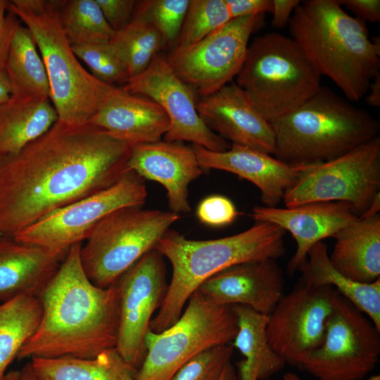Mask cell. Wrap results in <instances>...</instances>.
<instances>
[{"mask_svg":"<svg viewBox=\"0 0 380 380\" xmlns=\"http://www.w3.org/2000/svg\"><path fill=\"white\" fill-rule=\"evenodd\" d=\"M133 146L92 124L57 120L18 153L0 156V234L13 238L52 211L111 186L130 170Z\"/></svg>","mask_w":380,"mask_h":380,"instance_id":"6da1fadb","label":"cell"},{"mask_svg":"<svg viewBox=\"0 0 380 380\" xmlns=\"http://www.w3.org/2000/svg\"><path fill=\"white\" fill-rule=\"evenodd\" d=\"M81 243L72 245L39 296V325L16 359L73 357L91 359L116 347L119 296L116 284H93L80 260Z\"/></svg>","mask_w":380,"mask_h":380,"instance_id":"7a4b0ae2","label":"cell"},{"mask_svg":"<svg viewBox=\"0 0 380 380\" xmlns=\"http://www.w3.org/2000/svg\"><path fill=\"white\" fill-rule=\"evenodd\" d=\"M289 25L291 38L322 76L350 102L365 96L380 73V37L369 38L365 21L350 15L338 0H305Z\"/></svg>","mask_w":380,"mask_h":380,"instance_id":"3957f363","label":"cell"},{"mask_svg":"<svg viewBox=\"0 0 380 380\" xmlns=\"http://www.w3.org/2000/svg\"><path fill=\"white\" fill-rule=\"evenodd\" d=\"M286 231L269 222L255 221L241 233L210 240H192L168 229L155 249L172 266V277L165 300L149 330L160 333L180 317L189 297L205 280L234 265L284 255Z\"/></svg>","mask_w":380,"mask_h":380,"instance_id":"277c9868","label":"cell"},{"mask_svg":"<svg viewBox=\"0 0 380 380\" xmlns=\"http://www.w3.org/2000/svg\"><path fill=\"white\" fill-rule=\"evenodd\" d=\"M270 124L274 157L293 166L341 157L378 137L380 127L366 110L322 87L300 107Z\"/></svg>","mask_w":380,"mask_h":380,"instance_id":"5b68a950","label":"cell"},{"mask_svg":"<svg viewBox=\"0 0 380 380\" xmlns=\"http://www.w3.org/2000/svg\"><path fill=\"white\" fill-rule=\"evenodd\" d=\"M64 1L13 0L8 10L30 30L49 78L58 120L69 125L89 123L115 86L96 78L80 63L60 21Z\"/></svg>","mask_w":380,"mask_h":380,"instance_id":"8992f818","label":"cell"},{"mask_svg":"<svg viewBox=\"0 0 380 380\" xmlns=\"http://www.w3.org/2000/svg\"><path fill=\"white\" fill-rule=\"evenodd\" d=\"M321 77L291 37L268 32L248 44L236 84L272 122L312 97L321 87Z\"/></svg>","mask_w":380,"mask_h":380,"instance_id":"52a82bcc","label":"cell"},{"mask_svg":"<svg viewBox=\"0 0 380 380\" xmlns=\"http://www.w3.org/2000/svg\"><path fill=\"white\" fill-rule=\"evenodd\" d=\"M170 210L127 207L110 213L96 227L80 249L83 270L95 286L108 288L159 240L179 219Z\"/></svg>","mask_w":380,"mask_h":380,"instance_id":"ba28073f","label":"cell"},{"mask_svg":"<svg viewBox=\"0 0 380 380\" xmlns=\"http://www.w3.org/2000/svg\"><path fill=\"white\" fill-rule=\"evenodd\" d=\"M187 303L171 327L160 333L147 331L146 355L135 380H169L196 355L234 341L238 321L232 305L215 304L196 290Z\"/></svg>","mask_w":380,"mask_h":380,"instance_id":"9c48e42d","label":"cell"},{"mask_svg":"<svg viewBox=\"0 0 380 380\" xmlns=\"http://www.w3.org/2000/svg\"><path fill=\"white\" fill-rule=\"evenodd\" d=\"M297 167L298 180L283 198L286 208L345 201L360 217L380 193V137L336 159Z\"/></svg>","mask_w":380,"mask_h":380,"instance_id":"30bf717a","label":"cell"},{"mask_svg":"<svg viewBox=\"0 0 380 380\" xmlns=\"http://www.w3.org/2000/svg\"><path fill=\"white\" fill-rule=\"evenodd\" d=\"M379 355L380 331L338 293L323 343L304 357L300 369L318 380H364Z\"/></svg>","mask_w":380,"mask_h":380,"instance_id":"8fae6325","label":"cell"},{"mask_svg":"<svg viewBox=\"0 0 380 380\" xmlns=\"http://www.w3.org/2000/svg\"><path fill=\"white\" fill-rule=\"evenodd\" d=\"M147 195L144 179L129 170L111 186L52 211L13 239L68 251L72 245L87 240L106 216L121 208L142 206Z\"/></svg>","mask_w":380,"mask_h":380,"instance_id":"7c38bea8","label":"cell"},{"mask_svg":"<svg viewBox=\"0 0 380 380\" xmlns=\"http://www.w3.org/2000/svg\"><path fill=\"white\" fill-rule=\"evenodd\" d=\"M264 18L257 14L231 19L194 45L171 51L167 61L198 98L212 94L236 77L251 35L263 25Z\"/></svg>","mask_w":380,"mask_h":380,"instance_id":"4fadbf2b","label":"cell"},{"mask_svg":"<svg viewBox=\"0 0 380 380\" xmlns=\"http://www.w3.org/2000/svg\"><path fill=\"white\" fill-rule=\"evenodd\" d=\"M338 291L299 281L268 315L266 334L286 364L300 368L304 357L324 342L326 324Z\"/></svg>","mask_w":380,"mask_h":380,"instance_id":"5bb4252c","label":"cell"},{"mask_svg":"<svg viewBox=\"0 0 380 380\" xmlns=\"http://www.w3.org/2000/svg\"><path fill=\"white\" fill-rule=\"evenodd\" d=\"M115 284L119 296L115 348L137 372L146 355L145 336L151 317L163 304L168 289L164 256L156 249L149 251Z\"/></svg>","mask_w":380,"mask_h":380,"instance_id":"9a60e30c","label":"cell"},{"mask_svg":"<svg viewBox=\"0 0 380 380\" xmlns=\"http://www.w3.org/2000/svg\"><path fill=\"white\" fill-rule=\"evenodd\" d=\"M122 89L152 99L165 111L169 129L163 141H188L214 152L230 148L227 141L203 123L197 111V96L174 72L164 52L158 53L145 70L129 78Z\"/></svg>","mask_w":380,"mask_h":380,"instance_id":"2e32d148","label":"cell"},{"mask_svg":"<svg viewBox=\"0 0 380 380\" xmlns=\"http://www.w3.org/2000/svg\"><path fill=\"white\" fill-rule=\"evenodd\" d=\"M197 111L206 127L226 141L274 155L275 140L270 122L236 83L198 98Z\"/></svg>","mask_w":380,"mask_h":380,"instance_id":"e0dca14e","label":"cell"},{"mask_svg":"<svg viewBox=\"0 0 380 380\" xmlns=\"http://www.w3.org/2000/svg\"><path fill=\"white\" fill-rule=\"evenodd\" d=\"M284 278L276 260L251 261L228 267L196 289L217 305H243L269 315L282 298Z\"/></svg>","mask_w":380,"mask_h":380,"instance_id":"ac0fdd59","label":"cell"},{"mask_svg":"<svg viewBox=\"0 0 380 380\" xmlns=\"http://www.w3.org/2000/svg\"><path fill=\"white\" fill-rule=\"evenodd\" d=\"M251 217L255 221L277 224L295 239L296 250L287 267L289 275L306 261L308 251L315 243L334 237L359 218L353 205L345 201L312 202L286 208L255 206Z\"/></svg>","mask_w":380,"mask_h":380,"instance_id":"d6986e66","label":"cell"},{"mask_svg":"<svg viewBox=\"0 0 380 380\" xmlns=\"http://www.w3.org/2000/svg\"><path fill=\"white\" fill-rule=\"evenodd\" d=\"M129 168L144 179L158 182L167 192L169 210L188 213L189 185L203 172L192 146L182 141H160L133 146Z\"/></svg>","mask_w":380,"mask_h":380,"instance_id":"ffe728a7","label":"cell"},{"mask_svg":"<svg viewBox=\"0 0 380 380\" xmlns=\"http://www.w3.org/2000/svg\"><path fill=\"white\" fill-rule=\"evenodd\" d=\"M191 146L203 170H224L250 181L260 189L262 202L267 207H277L298 178L297 166L247 146L232 144L222 152L196 144Z\"/></svg>","mask_w":380,"mask_h":380,"instance_id":"44dd1931","label":"cell"},{"mask_svg":"<svg viewBox=\"0 0 380 380\" xmlns=\"http://www.w3.org/2000/svg\"><path fill=\"white\" fill-rule=\"evenodd\" d=\"M89 123L132 145L160 141L169 129L167 115L157 103L116 87Z\"/></svg>","mask_w":380,"mask_h":380,"instance_id":"7402d4cb","label":"cell"},{"mask_svg":"<svg viewBox=\"0 0 380 380\" xmlns=\"http://www.w3.org/2000/svg\"><path fill=\"white\" fill-rule=\"evenodd\" d=\"M68 251L0 239V302L20 296L39 297Z\"/></svg>","mask_w":380,"mask_h":380,"instance_id":"603a6c76","label":"cell"},{"mask_svg":"<svg viewBox=\"0 0 380 380\" xmlns=\"http://www.w3.org/2000/svg\"><path fill=\"white\" fill-rule=\"evenodd\" d=\"M329 260L349 279L369 284L380 278V215L359 217L340 230Z\"/></svg>","mask_w":380,"mask_h":380,"instance_id":"cb8c5ba5","label":"cell"},{"mask_svg":"<svg viewBox=\"0 0 380 380\" xmlns=\"http://www.w3.org/2000/svg\"><path fill=\"white\" fill-rule=\"evenodd\" d=\"M238 331L232 341L244 359L237 362L239 380H264L282 369L284 359L272 348L266 334L268 315L243 305H232Z\"/></svg>","mask_w":380,"mask_h":380,"instance_id":"d4e9b609","label":"cell"},{"mask_svg":"<svg viewBox=\"0 0 380 380\" xmlns=\"http://www.w3.org/2000/svg\"><path fill=\"white\" fill-rule=\"evenodd\" d=\"M57 120L50 99L11 96L0 106V156L18 153Z\"/></svg>","mask_w":380,"mask_h":380,"instance_id":"484cf974","label":"cell"},{"mask_svg":"<svg viewBox=\"0 0 380 380\" xmlns=\"http://www.w3.org/2000/svg\"><path fill=\"white\" fill-rule=\"evenodd\" d=\"M300 281L311 286H329L366 314L380 331V278L369 284L359 283L346 277L331 264L327 246L322 241L308 251L299 267Z\"/></svg>","mask_w":380,"mask_h":380,"instance_id":"4316f807","label":"cell"},{"mask_svg":"<svg viewBox=\"0 0 380 380\" xmlns=\"http://www.w3.org/2000/svg\"><path fill=\"white\" fill-rule=\"evenodd\" d=\"M30 362L40 380H135L137 372L116 348L91 359L32 357Z\"/></svg>","mask_w":380,"mask_h":380,"instance_id":"83f0119b","label":"cell"},{"mask_svg":"<svg viewBox=\"0 0 380 380\" xmlns=\"http://www.w3.org/2000/svg\"><path fill=\"white\" fill-rule=\"evenodd\" d=\"M37 49L30 30L20 25L11 40L4 68L11 96L50 99L48 75Z\"/></svg>","mask_w":380,"mask_h":380,"instance_id":"f1b7e54d","label":"cell"},{"mask_svg":"<svg viewBox=\"0 0 380 380\" xmlns=\"http://www.w3.org/2000/svg\"><path fill=\"white\" fill-rule=\"evenodd\" d=\"M42 315L37 296H20L0 304V380L25 343L37 331Z\"/></svg>","mask_w":380,"mask_h":380,"instance_id":"f546056e","label":"cell"},{"mask_svg":"<svg viewBox=\"0 0 380 380\" xmlns=\"http://www.w3.org/2000/svg\"><path fill=\"white\" fill-rule=\"evenodd\" d=\"M109 43L124 63L129 78L145 70L165 45L153 26L137 17L125 27L115 32Z\"/></svg>","mask_w":380,"mask_h":380,"instance_id":"4dcf8cb0","label":"cell"},{"mask_svg":"<svg viewBox=\"0 0 380 380\" xmlns=\"http://www.w3.org/2000/svg\"><path fill=\"white\" fill-rule=\"evenodd\" d=\"M60 21L71 46L108 42L115 34L96 0L65 1Z\"/></svg>","mask_w":380,"mask_h":380,"instance_id":"1f68e13d","label":"cell"},{"mask_svg":"<svg viewBox=\"0 0 380 380\" xmlns=\"http://www.w3.org/2000/svg\"><path fill=\"white\" fill-rule=\"evenodd\" d=\"M231 19L225 0H190L181 31L171 51L194 45Z\"/></svg>","mask_w":380,"mask_h":380,"instance_id":"d6a6232c","label":"cell"},{"mask_svg":"<svg viewBox=\"0 0 380 380\" xmlns=\"http://www.w3.org/2000/svg\"><path fill=\"white\" fill-rule=\"evenodd\" d=\"M190 0L137 1L133 17L153 26L165 45L173 46L181 31Z\"/></svg>","mask_w":380,"mask_h":380,"instance_id":"836d02e7","label":"cell"},{"mask_svg":"<svg viewBox=\"0 0 380 380\" xmlns=\"http://www.w3.org/2000/svg\"><path fill=\"white\" fill-rule=\"evenodd\" d=\"M71 46L78 59L82 61L100 81L114 86V84H125L129 79L124 63L109 41Z\"/></svg>","mask_w":380,"mask_h":380,"instance_id":"e575fe53","label":"cell"},{"mask_svg":"<svg viewBox=\"0 0 380 380\" xmlns=\"http://www.w3.org/2000/svg\"><path fill=\"white\" fill-rule=\"evenodd\" d=\"M234 350L230 343L205 350L182 365L169 380H218Z\"/></svg>","mask_w":380,"mask_h":380,"instance_id":"d590c367","label":"cell"},{"mask_svg":"<svg viewBox=\"0 0 380 380\" xmlns=\"http://www.w3.org/2000/svg\"><path fill=\"white\" fill-rule=\"evenodd\" d=\"M237 215L232 201L221 195L206 197L199 203L196 210V215L202 223L213 227L231 224Z\"/></svg>","mask_w":380,"mask_h":380,"instance_id":"8d00e7d4","label":"cell"},{"mask_svg":"<svg viewBox=\"0 0 380 380\" xmlns=\"http://www.w3.org/2000/svg\"><path fill=\"white\" fill-rule=\"evenodd\" d=\"M106 21L115 31L125 27L132 20L137 1L96 0Z\"/></svg>","mask_w":380,"mask_h":380,"instance_id":"74e56055","label":"cell"},{"mask_svg":"<svg viewBox=\"0 0 380 380\" xmlns=\"http://www.w3.org/2000/svg\"><path fill=\"white\" fill-rule=\"evenodd\" d=\"M8 1L0 0V70L5 68L9 46L20 19L8 10Z\"/></svg>","mask_w":380,"mask_h":380,"instance_id":"f35d334b","label":"cell"},{"mask_svg":"<svg viewBox=\"0 0 380 380\" xmlns=\"http://www.w3.org/2000/svg\"><path fill=\"white\" fill-rule=\"evenodd\" d=\"M231 18L272 13V0H225Z\"/></svg>","mask_w":380,"mask_h":380,"instance_id":"ab89813d","label":"cell"},{"mask_svg":"<svg viewBox=\"0 0 380 380\" xmlns=\"http://www.w3.org/2000/svg\"><path fill=\"white\" fill-rule=\"evenodd\" d=\"M342 7L345 6L357 18L363 21L377 23L380 20L379 0H338Z\"/></svg>","mask_w":380,"mask_h":380,"instance_id":"60d3db41","label":"cell"},{"mask_svg":"<svg viewBox=\"0 0 380 380\" xmlns=\"http://www.w3.org/2000/svg\"><path fill=\"white\" fill-rule=\"evenodd\" d=\"M273 27L280 29L289 23V20L295 8L298 6L299 0H272Z\"/></svg>","mask_w":380,"mask_h":380,"instance_id":"b9f144b4","label":"cell"},{"mask_svg":"<svg viewBox=\"0 0 380 380\" xmlns=\"http://www.w3.org/2000/svg\"><path fill=\"white\" fill-rule=\"evenodd\" d=\"M368 91L369 92L365 98L366 102L370 106L379 107L380 106V73L372 80Z\"/></svg>","mask_w":380,"mask_h":380,"instance_id":"7bdbcfd3","label":"cell"},{"mask_svg":"<svg viewBox=\"0 0 380 380\" xmlns=\"http://www.w3.org/2000/svg\"><path fill=\"white\" fill-rule=\"evenodd\" d=\"M11 96V85L4 69L0 70V106L4 103Z\"/></svg>","mask_w":380,"mask_h":380,"instance_id":"ee69618b","label":"cell"},{"mask_svg":"<svg viewBox=\"0 0 380 380\" xmlns=\"http://www.w3.org/2000/svg\"><path fill=\"white\" fill-rule=\"evenodd\" d=\"M18 380H40L35 375L31 362H27L20 371Z\"/></svg>","mask_w":380,"mask_h":380,"instance_id":"f6af8a7d","label":"cell"},{"mask_svg":"<svg viewBox=\"0 0 380 380\" xmlns=\"http://www.w3.org/2000/svg\"><path fill=\"white\" fill-rule=\"evenodd\" d=\"M218 380H239L235 368L231 362L224 367Z\"/></svg>","mask_w":380,"mask_h":380,"instance_id":"bcb514c9","label":"cell"},{"mask_svg":"<svg viewBox=\"0 0 380 380\" xmlns=\"http://www.w3.org/2000/svg\"><path fill=\"white\" fill-rule=\"evenodd\" d=\"M380 209V193L378 194L372 201L367 210L360 217H365L374 215L379 213Z\"/></svg>","mask_w":380,"mask_h":380,"instance_id":"7dc6e473","label":"cell"},{"mask_svg":"<svg viewBox=\"0 0 380 380\" xmlns=\"http://www.w3.org/2000/svg\"><path fill=\"white\" fill-rule=\"evenodd\" d=\"M283 380H303L293 372H287L283 376ZM364 380H380L379 375H374Z\"/></svg>","mask_w":380,"mask_h":380,"instance_id":"c3c4849f","label":"cell"},{"mask_svg":"<svg viewBox=\"0 0 380 380\" xmlns=\"http://www.w3.org/2000/svg\"><path fill=\"white\" fill-rule=\"evenodd\" d=\"M20 371L12 370L6 373L4 377V380H18Z\"/></svg>","mask_w":380,"mask_h":380,"instance_id":"681fc988","label":"cell"},{"mask_svg":"<svg viewBox=\"0 0 380 380\" xmlns=\"http://www.w3.org/2000/svg\"><path fill=\"white\" fill-rule=\"evenodd\" d=\"M2 237V235L0 234V239Z\"/></svg>","mask_w":380,"mask_h":380,"instance_id":"f907efd6","label":"cell"}]
</instances>
